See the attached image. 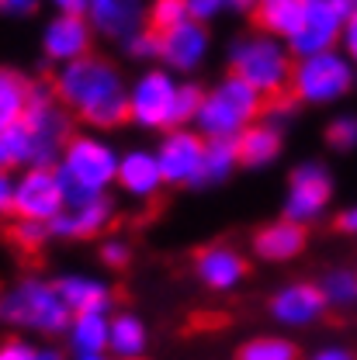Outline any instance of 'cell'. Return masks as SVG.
<instances>
[{"instance_id": "74e56055", "label": "cell", "mask_w": 357, "mask_h": 360, "mask_svg": "<svg viewBox=\"0 0 357 360\" xmlns=\"http://www.w3.org/2000/svg\"><path fill=\"white\" fill-rule=\"evenodd\" d=\"M39 347L25 343V340H4L0 343V360H35Z\"/></svg>"}, {"instance_id": "681fc988", "label": "cell", "mask_w": 357, "mask_h": 360, "mask_svg": "<svg viewBox=\"0 0 357 360\" xmlns=\"http://www.w3.org/2000/svg\"><path fill=\"white\" fill-rule=\"evenodd\" d=\"M77 360H115L111 354H84V357H77Z\"/></svg>"}, {"instance_id": "7402d4cb", "label": "cell", "mask_w": 357, "mask_h": 360, "mask_svg": "<svg viewBox=\"0 0 357 360\" xmlns=\"http://www.w3.org/2000/svg\"><path fill=\"white\" fill-rule=\"evenodd\" d=\"M281 146H284V132L270 122H253L250 129H243L236 139V153H239V167H250V170H264L270 167L277 156H281Z\"/></svg>"}, {"instance_id": "cb8c5ba5", "label": "cell", "mask_w": 357, "mask_h": 360, "mask_svg": "<svg viewBox=\"0 0 357 360\" xmlns=\"http://www.w3.org/2000/svg\"><path fill=\"white\" fill-rule=\"evenodd\" d=\"M149 347V333L142 326V319L132 312L111 315V329H108V354L115 360H142Z\"/></svg>"}, {"instance_id": "7bdbcfd3", "label": "cell", "mask_w": 357, "mask_h": 360, "mask_svg": "<svg viewBox=\"0 0 357 360\" xmlns=\"http://www.w3.org/2000/svg\"><path fill=\"white\" fill-rule=\"evenodd\" d=\"M11 208H14V177L0 170V215H7Z\"/></svg>"}, {"instance_id": "277c9868", "label": "cell", "mask_w": 357, "mask_h": 360, "mask_svg": "<svg viewBox=\"0 0 357 360\" xmlns=\"http://www.w3.org/2000/svg\"><path fill=\"white\" fill-rule=\"evenodd\" d=\"M264 97L250 84H243L239 77H223L215 87L205 90L198 118H194V132L205 142L212 139H239L243 129H250L253 122H261L264 115Z\"/></svg>"}, {"instance_id": "f6af8a7d", "label": "cell", "mask_w": 357, "mask_h": 360, "mask_svg": "<svg viewBox=\"0 0 357 360\" xmlns=\"http://www.w3.org/2000/svg\"><path fill=\"white\" fill-rule=\"evenodd\" d=\"M337 225H340V232H347V236H357V205L344 208V212H340V219H337Z\"/></svg>"}, {"instance_id": "f546056e", "label": "cell", "mask_w": 357, "mask_h": 360, "mask_svg": "<svg viewBox=\"0 0 357 360\" xmlns=\"http://www.w3.org/2000/svg\"><path fill=\"white\" fill-rule=\"evenodd\" d=\"M184 21H187L184 0H149V4H146V28H153L156 35L177 28Z\"/></svg>"}, {"instance_id": "b9f144b4", "label": "cell", "mask_w": 357, "mask_h": 360, "mask_svg": "<svg viewBox=\"0 0 357 360\" xmlns=\"http://www.w3.org/2000/svg\"><path fill=\"white\" fill-rule=\"evenodd\" d=\"M306 360H357L347 347H340V343H326V347H319V350H313Z\"/></svg>"}, {"instance_id": "c3c4849f", "label": "cell", "mask_w": 357, "mask_h": 360, "mask_svg": "<svg viewBox=\"0 0 357 360\" xmlns=\"http://www.w3.org/2000/svg\"><path fill=\"white\" fill-rule=\"evenodd\" d=\"M35 360H66V357H63L59 350H39V354H35Z\"/></svg>"}, {"instance_id": "603a6c76", "label": "cell", "mask_w": 357, "mask_h": 360, "mask_svg": "<svg viewBox=\"0 0 357 360\" xmlns=\"http://www.w3.org/2000/svg\"><path fill=\"white\" fill-rule=\"evenodd\" d=\"M257 32H264L277 42H292L295 32L302 28V14H306V0H257V7L250 11Z\"/></svg>"}, {"instance_id": "9c48e42d", "label": "cell", "mask_w": 357, "mask_h": 360, "mask_svg": "<svg viewBox=\"0 0 357 360\" xmlns=\"http://www.w3.org/2000/svg\"><path fill=\"white\" fill-rule=\"evenodd\" d=\"M333 201V174L326 163L306 160L292 170L284 191V219L295 225H313L326 215Z\"/></svg>"}, {"instance_id": "5b68a950", "label": "cell", "mask_w": 357, "mask_h": 360, "mask_svg": "<svg viewBox=\"0 0 357 360\" xmlns=\"http://www.w3.org/2000/svg\"><path fill=\"white\" fill-rule=\"evenodd\" d=\"M292 70H295V56L288 52V45L264 32L239 35L229 45V73L239 77L243 84H250L264 101L281 97L288 90Z\"/></svg>"}, {"instance_id": "8d00e7d4", "label": "cell", "mask_w": 357, "mask_h": 360, "mask_svg": "<svg viewBox=\"0 0 357 360\" xmlns=\"http://www.w3.org/2000/svg\"><path fill=\"white\" fill-rule=\"evenodd\" d=\"M184 7H187V18L191 21H201V25H208V21H215L219 14H223L225 0H184Z\"/></svg>"}, {"instance_id": "484cf974", "label": "cell", "mask_w": 357, "mask_h": 360, "mask_svg": "<svg viewBox=\"0 0 357 360\" xmlns=\"http://www.w3.org/2000/svg\"><path fill=\"white\" fill-rule=\"evenodd\" d=\"M108 329H111V315L90 312V315H73L70 319V347L77 357L84 354H108Z\"/></svg>"}, {"instance_id": "7dc6e473", "label": "cell", "mask_w": 357, "mask_h": 360, "mask_svg": "<svg viewBox=\"0 0 357 360\" xmlns=\"http://www.w3.org/2000/svg\"><path fill=\"white\" fill-rule=\"evenodd\" d=\"M337 4H340V11H344L347 18H354L357 14V0H337Z\"/></svg>"}, {"instance_id": "52a82bcc", "label": "cell", "mask_w": 357, "mask_h": 360, "mask_svg": "<svg viewBox=\"0 0 357 360\" xmlns=\"http://www.w3.org/2000/svg\"><path fill=\"white\" fill-rule=\"evenodd\" d=\"M357 84V70L354 63L340 52V49H330V52H315L306 59H295V70H292V97L299 104H309V108H326V104H337L344 101Z\"/></svg>"}, {"instance_id": "bcb514c9", "label": "cell", "mask_w": 357, "mask_h": 360, "mask_svg": "<svg viewBox=\"0 0 357 360\" xmlns=\"http://www.w3.org/2000/svg\"><path fill=\"white\" fill-rule=\"evenodd\" d=\"M225 4H229L232 11H253V7H257V0H225Z\"/></svg>"}, {"instance_id": "836d02e7", "label": "cell", "mask_w": 357, "mask_h": 360, "mask_svg": "<svg viewBox=\"0 0 357 360\" xmlns=\"http://www.w3.org/2000/svg\"><path fill=\"white\" fill-rule=\"evenodd\" d=\"M49 236H52V225L45 222H28V219L14 222V243L25 246V250H42V243Z\"/></svg>"}, {"instance_id": "5bb4252c", "label": "cell", "mask_w": 357, "mask_h": 360, "mask_svg": "<svg viewBox=\"0 0 357 360\" xmlns=\"http://www.w3.org/2000/svg\"><path fill=\"white\" fill-rule=\"evenodd\" d=\"M94 49V28L84 14H52L42 28V52L49 63L66 66L90 56Z\"/></svg>"}, {"instance_id": "7a4b0ae2", "label": "cell", "mask_w": 357, "mask_h": 360, "mask_svg": "<svg viewBox=\"0 0 357 360\" xmlns=\"http://www.w3.org/2000/svg\"><path fill=\"white\" fill-rule=\"evenodd\" d=\"M118 160L122 153L101 139V135H73L56 163V177L66 191V201L97 198L108 194V187L118 177Z\"/></svg>"}, {"instance_id": "d6a6232c", "label": "cell", "mask_w": 357, "mask_h": 360, "mask_svg": "<svg viewBox=\"0 0 357 360\" xmlns=\"http://www.w3.org/2000/svg\"><path fill=\"white\" fill-rule=\"evenodd\" d=\"M201 97H205V90L198 87V84H180L177 115H174V125H177V129H184V125H194L198 108H201Z\"/></svg>"}, {"instance_id": "4fadbf2b", "label": "cell", "mask_w": 357, "mask_h": 360, "mask_svg": "<svg viewBox=\"0 0 357 360\" xmlns=\"http://www.w3.org/2000/svg\"><path fill=\"white\" fill-rule=\"evenodd\" d=\"M208 52H212V35H208V25H201V21L187 18L184 25L160 35V63L174 77L198 73L205 66Z\"/></svg>"}, {"instance_id": "44dd1931", "label": "cell", "mask_w": 357, "mask_h": 360, "mask_svg": "<svg viewBox=\"0 0 357 360\" xmlns=\"http://www.w3.org/2000/svg\"><path fill=\"white\" fill-rule=\"evenodd\" d=\"M302 250H306V225H295V222H288V219H277V222L264 225L253 236V253L261 260H268V264L295 260Z\"/></svg>"}, {"instance_id": "9a60e30c", "label": "cell", "mask_w": 357, "mask_h": 360, "mask_svg": "<svg viewBox=\"0 0 357 360\" xmlns=\"http://www.w3.org/2000/svg\"><path fill=\"white\" fill-rule=\"evenodd\" d=\"M84 18L90 21L94 35L125 45L135 32L146 28V4L142 0H90Z\"/></svg>"}, {"instance_id": "60d3db41", "label": "cell", "mask_w": 357, "mask_h": 360, "mask_svg": "<svg viewBox=\"0 0 357 360\" xmlns=\"http://www.w3.org/2000/svg\"><path fill=\"white\" fill-rule=\"evenodd\" d=\"M340 52L354 63L357 70V14L354 18H347V25H344V35H340Z\"/></svg>"}, {"instance_id": "ba28073f", "label": "cell", "mask_w": 357, "mask_h": 360, "mask_svg": "<svg viewBox=\"0 0 357 360\" xmlns=\"http://www.w3.org/2000/svg\"><path fill=\"white\" fill-rule=\"evenodd\" d=\"M180 80L170 70H146L129 84V122L146 132H170L177 115Z\"/></svg>"}, {"instance_id": "ffe728a7", "label": "cell", "mask_w": 357, "mask_h": 360, "mask_svg": "<svg viewBox=\"0 0 357 360\" xmlns=\"http://www.w3.org/2000/svg\"><path fill=\"white\" fill-rule=\"evenodd\" d=\"M56 291L63 295L66 309L73 315H90V312H111V288L101 277L90 274H63L56 281Z\"/></svg>"}, {"instance_id": "83f0119b", "label": "cell", "mask_w": 357, "mask_h": 360, "mask_svg": "<svg viewBox=\"0 0 357 360\" xmlns=\"http://www.w3.org/2000/svg\"><path fill=\"white\" fill-rule=\"evenodd\" d=\"M319 291H322V298H326L330 309H354L357 305V270L337 267V270H330V274H322Z\"/></svg>"}, {"instance_id": "30bf717a", "label": "cell", "mask_w": 357, "mask_h": 360, "mask_svg": "<svg viewBox=\"0 0 357 360\" xmlns=\"http://www.w3.org/2000/svg\"><path fill=\"white\" fill-rule=\"evenodd\" d=\"M66 208V191L56 177V167H25L14 177V219L52 225Z\"/></svg>"}, {"instance_id": "8fae6325", "label": "cell", "mask_w": 357, "mask_h": 360, "mask_svg": "<svg viewBox=\"0 0 357 360\" xmlns=\"http://www.w3.org/2000/svg\"><path fill=\"white\" fill-rule=\"evenodd\" d=\"M347 14L340 11L337 0H306V14H302V28L295 32V39L288 42V52L295 59H306L315 52H330L340 49Z\"/></svg>"}, {"instance_id": "e575fe53", "label": "cell", "mask_w": 357, "mask_h": 360, "mask_svg": "<svg viewBox=\"0 0 357 360\" xmlns=\"http://www.w3.org/2000/svg\"><path fill=\"white\" fill-rule=\"evenodd\" d=\"M125 52L139 59V63H149V59H160V35L153 32V28H142V32H135L132 39L125 42Z\"/></svg>"}, {"instance_id": "4316f807", "label": "cell", "mask_w": 357, "mask_h": 360, "mask_svg": "<svg viewBox=\"0 0 357 360\" xmlns=\"http://www.w3.org/2000/svg\"><path fill=\"white\" fill-rule=\"evenodd\" d=\"M239 167V153H236V139H212L205 142V160H201V174L194 187H208V184H225Z\"/></svg>"}, {"instance_id": "d6986e66", "label": "cell", "mask_w": 357, "mask_h": 360, "mask_svg": "<svg viewBox=\"0 0 357 360\" xmlns=\"http://www.w3.org/2000/svg\"><path fill=\"white\" fill-rule=\"evenodd\" d=\"M115 184H118L129 198H139V201L156 198L160 187H163V174H160V163H156L153 149H132V153H122Z\"/></svg>"}, {"instance_id": "6da1fadb", "label": "cell", "mask_w": 357, "mask_h": 360, "mask_svg": "<svg viewBox=\"0 0 357 360\" xmlns=\"http://www.w3.org/2000/svg\"><path fill=\"white\" fill-rule=\"evenodd\" d=\"M56 97L66 111L94 129H118L129 122V84L104 56H84L56 70Z\"/></svg>"}, {"instance_id": "4dcf8cb0", "label": "cell", "mask_w": 357, "mask_h": 360, "mask_svg": "<svg viewBox=\"0 0 357 360\" xmlns=\"http://www.w3.org/2000/svg\"><path fill=\"white\" fill-rule=\"evenodd\" d=\"M326 146L333 153H354L357 149V115H337L326 125Z\"/></svg>"}, {"instance_id": "e0dca14e", "label": "cell", "mask_w": 357, "mask_h": 360, "mask_svg": "<svg viewBox=\"0 0 357 360\" xmlns=\"http://www.w3.org/2000/svg\"><path fill=\"white\" fill-rule=\"evenodd\" d=\"M115 215V205L108 194L97 198H80V201H66V208L59 212V219L52 222V236L63 239H90L97 232H104Z\"/></svg>"}, {"instance_id": "ee69618b", "label": "cell", "mask_w": 357, "mask_h": 360, "mask_svg": "<svg viewBox=\"0 0 357 360\" xmlns=\"http://www.w3.org/2000/svg\"><path fill=\"white\" fill-rule=\"evenodd\" d=\"M56 14H87L90 0H49Z\"/></svg>"}, {"instance_id": "2e32d148", "label": "cell", "mask_w": 357, "mask_h": 360, "mask_svg": "<svg viewBox=\"0 0 357 360\" xmlns=\"http://www.w3.org/2000/svg\"><path fill=\"white\" fill-rule=\"evenodd\" d=\"M330 305L319 291V284L309 281H295V284H284L274 298H270V319L281 322V326H292V329H306L322 319Z\"/></svg>"}, {"instance_id": "d590c367", "label": "cell", "mask_w": 357, "mask_h": 360, "mask_svg": "<svg viewBox=\"0 0 357 360\" xmlns=\"http://www.w3.org/2000/svg\"><path fill=\"white\" fill-rule=\"evenodd\" d=\"M295 104H299V101H295V97H284V94H281V97H270L268 104H264V115H261V118L270 122V125H277V129H284V125L295 118Z\"/></svg>"}, {"instance_id": "f35d334b", "label": "cell", "mask_w": 357, "mask_h": 360, "mask_svg": "<svg viewBox=\"0 0 357 360\" xmlns=\"http://www.w3.org/2000/svg\"><path fill=\"white\" fill-rule=\"evenodd\" d=\"M101 260H104L108 267H122V264L129 260V246H125L122 239H108V243H101Z\"/></svg>"}, {"instance_id": "ac0fdd59", "label": "cell", "mask_w": 357, "mask_h": 360, "mask_svg": "<svg viewBox=\"0 0 357 360\" xmlns=\"http://www.w3.org/2000/svg\"><path fill=\"white\" fill-rule=\"evenodd\" d=\"M194 274L208 291H232L243 277H246V260L236 246L212 243L194 257Z\"/></svg>"}, {"instance_id": "8992f818", "label": "cell", "mask_w": 357, "mask_h": 360, "mask_svg": "<svg viewBox=\"0 0 357 360\" xmlns=\"http://www.w3.org/2000/svg\"><path fill=\"white\" fill-rule=\"evenodd\" d=\"M21 139H25V167H56L70 135V115L59 104L56 87L49 84H32V104L25 111Z\"/></svg>"}, {"instance_id": "3957f363", "label": "cell", "mask_w": 357, "mask_h": 360, "mask_svg": "<svg viewBox=\"0 0 357 360\" xmlns=\"http://www.w3.org/2000/svg\"><path fill=\"white\" fill-rule=\"evenodd\" d=\"M73 312L66 309L63 295L56 291V281L42 277H21L0 295V322L11 329L25 333H42V336H59L70 329Z\"/></svg>"}, {"instance_id": "7c38bea8", "label": "cell", "mask_w": 357, "mask_h": 360, "mask_svg": "<svg viewBox=\"0 0 357 360\" xmlns=\"http://www.w3.org/2000/svg\"><path fill=\"white\" fill-rule=\"evenodd\" d=\"M153 156L160 163L163 184L194 187L198 174H201V160H205V139L194 129H170V132H163Z\"/></svg>"}, {"instance_id": "d4e9b609", "label": "cell", "mask_w": 357, "mask_h": 360, "mask_svg": "<svg viewBox=\"0 0 357 360\" xmlns=\"http://www.w3.org/2000/svg\"><path fill=\"white\" fill-rule=\"evenodd\" d=\"M28 104H32V80L11 66H0V129L18 125Z\"/></svg>"}, {"instance_id": "f1b7e54d", "label": "cell", "mask_w": 357, "mask_h": 360, "mask_svg": "<svg viewBox=\"0 0 357 360\" xmlns=\"http://www.w3.org/2000/svg\"><path fill=\"white\" fill-rule=\"evenodd\" d=\"M239 360H299V347L284 336H257L239 347Z\"/></svg>"}, {"instance_id": "1f68e13d", "label": "cell", "mask_w": 357, "mask_h": 360, "mask_svg": "<svg viewBox=\"0 0 357 360\" xmlns=\"http://www.w3.org/2000/svg\"><path fill=\"white\" fill-rule=\"evenodd\" d=\"M25 167V139H21V125L0 129V170H14Z\"/></svg>"}, {"instance_id": "ab89813d", "label": "cell", "mask_w": 357, "mask_h": 360, "mask_svg": "<svg viewBox=\"0 0 357 360\" xmlns=\"http://www.w3.org/2000/svg\"><path fill=\"white\" fill-rule=\"evenodd\" d=\"M39 7H42V0H0L4 18H32Z\"/></svg>"}]
</instances>
